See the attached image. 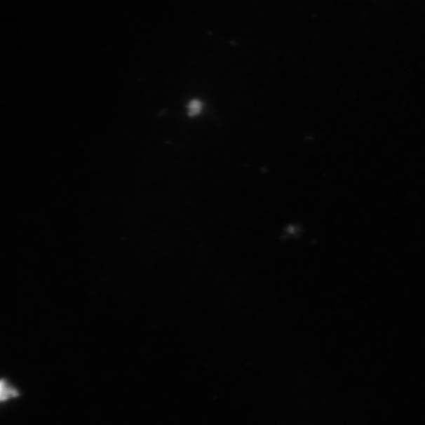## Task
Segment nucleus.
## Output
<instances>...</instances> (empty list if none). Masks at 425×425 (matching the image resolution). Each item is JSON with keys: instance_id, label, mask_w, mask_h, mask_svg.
Instances as JSON below:
<instances>
[{"instance_id": "f03ea898", "label": "nucleus", "mask_w": 425, "mask_h": 425, "mask_svg": "<svg viewBox=\"0 0 425 425\" xmlns=\"http://www.w3.org/2000/svg\"><path fill=\"white\" fill-rule=\"evenodd\" d=\"M9 396H18V393L14 389H10L8 386L6 385L4 382H1V399L2 400H5V399L8 398Z\"/></svg>"}, {"instance_id": "f257e3e1", "label": "nucleus", "mask_w": 425, "mask_h": 425, "mask_svg": "<svg viewBox=\"0 0 425 425\" xmlns=\"http://www.w3.org/2000/svg\"><path fill=\"white\" fill-rule=\"evenodd\" d=\"M203 104L199 100H192L188 106L189 114L190 116H196L202 112Z\"/></svg>"}]
</instances>
